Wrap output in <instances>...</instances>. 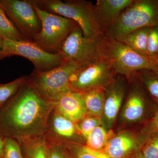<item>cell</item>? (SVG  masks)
Here are the masks:
<instances>
[{
	"label": "cell",
	"mask_w": 158,
	"mask_h": 158,
	"mask_svg": "<svg viewBox=\"0 0 158 158\" xmlns=\"http://www.w3.org/2000/svg\"><path fill=\"white\" fill-rule=\"evenodd\" d=\"M158 27V0H134L106 34L118 41L133 31Z\"/></svg>",
	"instance_id": "4"
},
{
	"label": "cell",
	"mask_w": 158,
	"mask_h": 158,
	"mask_svg": "<svg viewBox=\"0 0 158 158\" xmlns=\"http://www.w3.org/2000/svg\"><path fill=\"white\" fill-rule=\"evenodd\" d=\"M64 61L78 67L101 59L96 40L87 39L77 25L71 31L58 52Z\"/></svg>",
	"instance_id": "8"
},
{
	"label": "cell",
	"mask_w": 158,
	"mask_h": 158,
	"mask_svg": "<svg viewBox=\"0 0 158 158\" xmlns=\"http://www.w3.org/2000/svg\"><path fill=\"white\" fill-rule=\"evenodd\" d=\"M4 50L8 57L18 56L31 61L34 69L44 71L60 65L64 61L59 53L48 52L28 40L4 39Z\"/></svg>",
	"instance_id": "10"
},
{
	"label": "cell",
	"mask_w": 158,
	"mask_h": 158,
	"mask_svg": "<svg viewBox=\"0 0 158 158\" xmlns=\"http://www.w3.org/2000/svg\"><path fill=\"white\" fill-rule=\"evenodd\" d=\"M147 55L153 59L158 56V27L150 29L147 43Z\"/></svg>",
	"instance_id": "25"
},
{
	"label": "cell",
	"mask_w": 158,
	"mask_h": 158,
	"mask_svg": "<svg viewBox=\"0 0 158 158\" xmlns=\"http://www.w3.org/2000/svg\"><path fill=\"white\" fill-rule=\"evenodd\" d=\"M3 158H24L17 140L11 138H5Z\"/></svg>",
	"instance_id": "24"
},
{
	"label": "cell",
	"mask_w": 158,
	"mask_h": 158,
	"mask_svg": "<svg viewBox=\"0 0 158 158\" xmlns=\"http://www.w3.org/2000/svg\"><path fill=\"white\" fill-rule=\"evenodd\" d=\"M135 140L126 134H120L108 141L105 153L110 158H123L135 148Z\"/></svg>",
	"instance_id": "15"
},
{
	"label": "cell",
	"mask_w": 158,
	"mask_h": 158,
	"mask_svg": "<svg viewBox=\"0 0 158 158\" xmlns=\"http://www.w3.org/2000/svg\"><path fill=\"white\" fill-rule=\"evenodd\" d=\"M117 73L111 65L103 59L79 67L70 77L72 90L81 94L98 89H105Z\"/></svg>",
	"instance_id": "7"
},
{
	"label": "cell",
	"mask_w": 158,
	"mask_h": 158,
	"mask_svg": "<svg viewBox=\"0 0 158 158\" xmlns=\"http://www.w3.org/2000/svg\"><path fill=\"white\" fill-rule=\"evenodd\" d=\"M41 23V29L32 41L46 52L58 53L69 34L77 25L73 20L53 14L40 8L31 0Z\"/></svg>",
	"instance_id": "6"
},
{
	"label": "cell",
	"mask_w": 158,
	"mask_h": 158,
	"mask_svg": "<svg viewBox=\"0 0 158 158\" xmlns=\"http://www.w3.org/2000/svg\"><path fill=\"white\" fill-rule=\"evenodd\" d=\"M154 61L156 65L157 66L158 68V56L155 57V58H153Z\"/></svg>",
	"instance_id": "32"
},
{
	"label": "cell",
	"mask_w": 158,
	"mask_h": 158,
	"mask_svg": "<svg viewBox=\"0 0 158 158\" xmlns=\"http://www.w3.org/2000/svg\"><path fill=\"white\" fill-rule=\"evenodd\" d=\"M105 89H98L82 94L87 110V116L100 117L104 111Z\"/></svg>",
	"instance_id": "17"
},
{
	"label": "cell",
	"mask_w": 158,
	"mask_h": 158,
	"mask_svg": "<svg viewBox=\"0 0 158 158\" xmlns=\"http://www.w3.org/2000/svg\"><path fill=\"white\" fill-rule=\"evenodd\" d=\"M136 158H144L142 155V153H140Z\"/></svg>",
	"instance_id": "33"
},
{
	"label": "cell",
	"mask_w": 158,
	"mask_h": 158,
	"mask_svg": "<svg viewBox=\"0 0 158 158\" xmlns=\"http://www.w3.org/2000/svg\"><path fill=\"white\" fill-rule=\"evenodd\" d=\"M158 132V106L157 109L153 116L152 119L150 122L148 126L146 129L147 136H148V140L156 133Z\"/></svg>",
	"instance_id": "29"
},
{
	"label": "cell",
	"mask_w": 158,
	"mask_h": 158,
	"mask_svg": "<svg viewBox=\"0 0 158 158\" xmlns=\"http://www.w3.org/2000/svg\"><path fill=\"white\" fill-rule=\"evenodd\" d=\"M48 158H67L65 147L48 144Z\"/></svg>",
	"instance_id": "28"
},
{
	"label": "cell",
	"mask_w": 158,
	"mask_h": 158,
	"mask_svg": "<svg viewBox=\"0 0 158 158\" xmlns=\"http://www.w3.org/2000/svg\"><path fill=\"white\" fill-rule=\"evenodd\" d=\"M5 145V138L0 135V158H3Z\"/></svg>",
	"instance_id": "31"
},
{
	"label": "cell",
	"mask_w": 158,
	"mask_h": 158,
	"mask_svg": "<svg viewBox=\"0 0 158 158\" xmlns=\"http://www.w3.org/2000/svg\"><path fill=\"white\" fill-rule=\"evenodd\" d=\"M108 134L102 127L94 129L86 138V145L91 149L102 151L108 142Z\"/></svg>",
	"instance_id": "22"
},
{
	"label": "cell",
	"mask_w": 158,
	"mask_h": 158,
	"mask_svg": "<svg viewBox=\"0 0 158 158\" xmlns=\"http://www.w3.org/2000/svg\"><path fill=\"white\" fill-rule=\"evenodd\" d=\"M55 109L60 115L77 123L87 116V110L82 94L72 90L55 102Z\"/></svg>",
	"instance_id": "13"
},
{
	"label": "cell",
	"mask_w": 158,
	"mask_h": 158,
	"mask_svg": "<svg viewBox=\"0 0 158 158\" xmlns=\"http://www.w3.org/2000/svg\"><path fill=\"white\" fill-rule=\"evenodd\" d=\"M4 38L0 37V61L7 58L4 50Z\"/></svg>",
	"instance_id": "30"
},
{
	"label": "cell",
	"mask_w": 158,
	"mask_h": 158,
	"mask_svg": "<svg viewBox=\"0 0 158 158\" xmlns=\"http://www.w3.org/2000/svg\"><path fill=\"white\" fill-rule=\"evenodd\" d=\"M33 1L43 10L75 22L87 39L94 41L102 34L94 15L92 2L84 0Z\"/></svg>",
	"instance_id": "3"
},
{
	"label": "cell",
	"mask_w": 158,
	"mask_h": 158,
	"mask_svg": "<svg viewBox=\"0 0 158 158\" xmlns=\"http://www.w3.org/2000/svg\"><path fill=\"white\" fill-rule=\"evenodd\" d=\"M124 107L123 116L127 121L142 119L146 113L148 102L143 91L138 88L132 89Z\"/></svg>",
	"instance_id": "14"
},
{
	"label": "cell",
	"mask_w": 158,
	"mask_h": 158,
	"mask_svg": "<svg viewBox=\"0 0 158 158\" xmlns=\"http://www.w3.org/2000/svg\"><path fill=\"white\" fill-rule=\"evenodd\" d=\"M0 37L14 40H27L18 31L0 5Z\"/></svg>",
	"instance_id": "19"
},
{
	"label": "cell",
	"mask_w": 158,
	"mask_h": 158,
	"mask_svg": "<svg viewBox=\"0 0 158 158\" xmlns=\"http://www.w3.org/2000/svg\"><path fill=\"white\" fill-rule=\"evenodd\" d=\"M142 154L144 158H158V132L146 142Z\"/></svg>",
	"instance_id": "26"
},
{
	"label": "cell",
	"mask_w": 158,
	"mask_h": 158,
	"mask_svg": "<svg viewBox=\"0 0 158 158\" xmlns=\"http://www.w3.org/2000/svg\"><path fill=\"white\" fill-rule=\"evenodd\" d=\"M27 80L19 90L0 108V135L16 140L44 135L55 108Z\"/></svg>",
	"instance_id": "1"
},
{
	"label": "cell",
	"mask_w": 158,
	"mask_h": 158,
	"mask_svg": "<svg viewBox=\"0 0 158 158\" xmlns=\"http://www.w3.org/2000/svg\"><path fill=\"white\" fill-rule=\"evenodd\" d=\"M27 77H21L6 84L0 83V108L6 103L25 84Z\"/></svg>",
	"instance_id": "21"
},
{
	"label": "cell",
	"mask_w": 158,
	"mask_h": 158,
	"mask_svg": "<svg viewBox=\"0 0 158 158\" xmlns=\"http://www.w3.org/2000/svg\"><path fill=\"white\" fill-rule=\"evenodd\" d=\"M134 0H98L93 4V12L102 34L107 32L122 12Z\"/></svg>",
	"instance_id": "12"
},
{
	"label": "cell",
	"mask_w": 158,
	"mask_h": 158,
	"mask_svg": "<svg viewBox=\"0 0 158 158\" xmlns=\"http://www.w3.org/2000/svg\"><path fill=\"white\" fill-rule=\"evenodd\" d=\"M77 158H110L105 152L91 149L87 145L79 148L77 152Z\"/></svg>",
	"instance_id": "27"
},
{
	"label": "cell",
	"mask_w": 158,
	"mask_h": 158,
	"mask_svg": "<svg viewBox=\"0 0 158 158\" xmlns=\"http://www.w3.org/2000/svg\"><path fill=\"white\" fill-rule=\"evenodd\" d=\"M78 68L70 62L64 61L50 70L41 71L34 69L28 76V81L44 98L56 102L72 90L70 76Z\"/></svg>",
	"instance_id": "5"
},
{
	"label": "cell",
	"mask_w": 158,
	"mask_h": 158,
	"mask_svg": "<svg viewBox=\"0 0 158 158\" xmlns=\"http://www.w3.org/2000/svg\"><path fill=\"white\" fill-rule=\"evenodd\" d=\"M78 134L80 135L76 124L60 115L54 108L49 118L47 130L44 135L48 143L65 147V144Z\"/></svg>",
	"instance_id": "11"
},
{
	"label": "cell",
	"mask_w": 158,
	"mask_h": 158,
	"mask_svg": "<svg viewBox=\"0 0 158 158\" xmlns=\"http://www.w3.org/2000/svg\"><path fill=\"white\" fill-rule=\"evenodd\" d=\"M141 79L148 93L158 103V73L152 70H142L136 72Z\"/></svg>",
	"instance_id": "20"
},
{
	"label": "cell",
	"mask_w": 158,
	"mask_h": 158,
	"mask_svg": "<svg viewBox=\"0 0 158 158\" xmlns=\"http://www.w3.org/2000/svg\"><path fill=\"white\" fill-rule=\"evenodd\" d=\"M96 42L101 58L109 62L117 74L128 76L142 70L158 73L153 59L138 53L107 34H101Z\"/></svg>",
	"instance_id": "2"
},
{
	"label": "cell",
	"mask_w": 158,
	"mask_h": 158,
	"mask_svg": "<svg viewBox=\"0 0 158 158\" xmlns=\"http://www.w3.org/2000/svg\"><path fill=\"white\" fill-rule=\"evenodd\" d=\"M24 158H48V144L44 135L17 140Z\"/></svg>",
	"instance_id": "16"
},
{
	"label": "cell",
	"mask_w": 158,
	"mask_h": 158,
	"mask_svg": "<svg viewBox=\"0 0 158 158\" xmlns=\"http://www.w3.org/2000/svg\"><path fill=\"white\" fill-rule=\"evenodd\" d=\"M80 135L86 139L90 132L102 124L100 117L87 116L76 123Z\"/></svg>",
	"instance_id": "23"
},
{
	"label": "cell",
	"mask_w": 158,
	"mask_h": 158,
	"mask_svg": "<svg viewBox=\"0 0 158 158\" xmlns=\"http://www.w3.org/2000/svg\"><path fill=\"white\" fill-rule=\"evenodd\" d=\"M0 5L18 31L32 41L41 29V23L31 0H0Z\"/></svg>",
	"instance_id": "9"
},
{
	"label": "cell",
	"mask_w": 158,
	"mask_h": 158,
	"mask_svg": "<svg viewBox=\"0 0 158 158\" xmlns=\"http://www.w3.org/2000/svg\"><path fill=\"white\" fill-rule=\"evenodd\" d=\"M151 27H144L133 31L120 40L138 53L147 55L148 38Z\"/></svg>",
	"instance_id": "18"
}]
</instances>
